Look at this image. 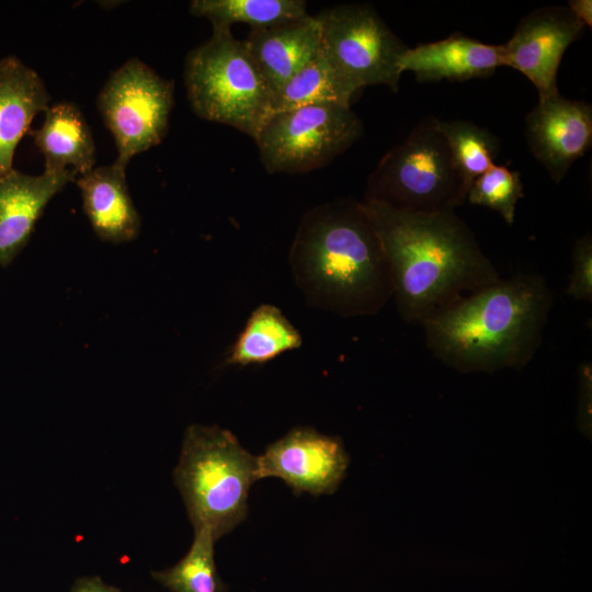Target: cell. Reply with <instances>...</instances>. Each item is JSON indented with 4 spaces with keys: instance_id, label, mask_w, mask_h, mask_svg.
<instances>
[{
    "instance_id": "1",
    "label": "cell",
    "mask_w": 592,
    "mask_h": 592,
    "mask_svg": "<svg viewBox=\"0 0 592 592\" xmlns=\"http://www.w3.org/2000/svg\"><path fill=\"white\" fill-rule=\"evenodd\" d=\"M362 203L384 249L403 321L422 325L464 295L501 278L455 210L418 213Z\"/></svg>"
},
{
    "instance_id": "2",
    "label": "cell",
    "mask_w": 592,
    "mask_h": 592,
    "mask_svg": "<svg viewBox=\"0 0 592 592\" xmlns=\"http://www.w3.org/2000/svg\"><path fill=\"white\" fill-rule=\"evenodd\" d=\"M288 262L314 308L341 317L373 316L392 298L389 265L362 202L334 200L308 209Z\"/></svg>"
},
{
    "instance_id": "3",
    "label": "cell",
    "mask_w": 592,
    "mask_h": 592,
    "mask_svg": "<svg viewBox=\"0 0 592 592\" xmlns=\"http://www.w3.org/2000/svg\"><path fill=\"white\" fill-rule=\"evenodd\" d=\"M551 307L545 278L522 273L464 295L421 326L428 349L456 371L521 369L542 343Z\"/></svg>"
},
{
    "instance_id": "4",
    "label": "cell",
    "mask_w": 592,
    "mask_h": 592,
    "mask_svg": "<svg viewBox=\"0 0 592 592\" xmlns=\"http://www.w3.org/2000/svg\"><path fill=\"white\" fill-rule=\"evenodd\" d=\"M173 478L194 527L217 540L248 513L251 486L259 480L258 456L218 425L186 428Z\"/></svg>"
},
{
    "instance_id": "5",
    "label": "cell",
    "mask_w": 592,
    "mask_h": 592,
    "mask_svg": "<svg viewBox=\"0 0 592 592\" xmlns=\"http://www.w3.org/2000/svg\"><path fill=\"white\" fill-rule=\"evenodd\" d=\"M184 81L196 115L253 139L273 113L274 93L230 27H213L212 36L189 53Z\"/></svg>"
},
{
    "instance_id": "6",
    "label": "cell",
    "mask_w": 592,
    "mask_h": 592,
    "mask_svg": "<svg viewBox=\"0 0 592 592\" xmlns=\"http://www.w3.org/2000/svg\"><path fill=\"white\" fill-rule=\"evenodd\" d=\"M363 202L418 213L455 210L466 202L462 180L436 118L421 121L401 144L382 158L368 178Z\"/></svg>"
},
{
    "instance_id": "7",
    "label": "cell",
    "mask_w": 592,
    "mask_h": 592,
    "mask_svg": "<svg viewBox=\"0 0 592 592\" xmlns=\"http://www.w3.org/2000/svg\"><path fill=\"white\" fill-rule=\"evenodd\" d=\"M362 130L351 106L312 104L272 114L254 140L269 173H305L331 162Z\"/></svg>"
},
{
    "instance_id": "8",
    "label": "cell",
    "mask_w": 592,
    "mask_h": 592,
    "mask_svg": "<svg viewBox=\"0 0 592 592\" xmlns=\"http://www.w3.org/2000/svg\"><path fill=\"white\" fill-rule=\"evenodd\" d=\"M316 16L322 52L356 91L377 84L398 90L399 60L408 46L372 5L340 4Z\"/></svg>"
},
{
    "instance_id": "9",
    "label": "cell",
    "mask_w": 592,
    "mask_h": 592,
    "mask_svg": "<svg viewBox=\"0 0 592 592\" xmlns=\"http://www.w3.org/2000/svg\"><path fill=\"white\" fill-rule=\"evenodd\" d=\"M174 103V83L134 57L116 69L98 96V107L112 133L117 158L129 160L164 137Z\"/></svg>"
},
{
    "instance_id": "10",
    "label": "cell",
    "mask_w": 592,
    "mask_h": 592,
    "mask_svg": "<svg viewBox=\"0 0 592 592\" xmlns=\"http://www.w3.org/2000/svg\"><path fill=\"white\" fill-rule=\"evenodd\" d=\"M348 465L349 456L340 437L298 426L258 456V477H277L297 494H330L341 483Z\"/></svg>"
},
{
    "instance_id": "11",
    "label": "cell",
    "mask_w": 592,
    "mask_h": 592,
    "mask_svg": "<svg viewBox=\"0 0 592 592\" xmlns=\"http://www.w3.org/2000/svg\"><path fill=\"white\" fill-rule=\"evenodd\" d=\"M584 26L568 5L536 9L502 44L504 66L523 73L536 88L538 99L559 92L557 73L562 56Z\"/></svg>"
},
{
    "instance_id": "12",
    "label": "cell",
    "mask_w": 592,
    "mask_h": 592,
    "mask_svg": "<svg viewBox=\"0 0 592 592\" xmlns=\"http://www.w3.org/2000/svg\"><path fill=\"white\" fill-rule=\"evenodd\" d=\"M525 138L533 156L559 183L592 144V107L559 92L538 99L525 117Z\"/></svg>"
},
{
    "instance_id": "13",
    "label": "cell",
    "mask_w": 592,
    "mask_h": 592,
    "mask_svg": "<svg viewBox=\"0 0 592 592\" xmlns=\"http://www.w3.org/2000/svg\"><path fill=\"white\" fill-rule=\"evenodd\" d=\"M77 177L72 170L32 175L14 169L0 177L1 266L21 252L48 202Z\"/></svg>"
},
{
    "instance_id": "14",
    "label": "cell",
    "mask_w": 592,
    "mask_h": 592,
    "mask_svg": "<svg viewBox=\"0 0 592 592\" xmlns=\"http://www.w3.org/2000/svg\"><path fill=\"white\" fill-rule=\"evenodd\" d=\"M503 66L502 45L485 44L458 33L408 47L399 60L400 72L412 71L419 82L486 78Z\"/></svg>"
},
{
    "instance_id": "15",
    "label": "cell",
    "mask_w": 592,
    "mask_h": 592,
    "mask_svg": "<svg viewBox=\"0 0 592 592\" xmlns=\"http://www.w3.org/2000/svg\"><path fill=\"white\" fill-rule=\"evenodd\" d=\"M83 210L98 237L112 243L135 239L140 217L126 182V168L113 162L77 177Z\"/></svg>"
},
{
    "instance_id": "16",
    "label": "cell",
    "mask_w": 592,
    "mask_h": 592,
    "mask_svg": "<svg viewBox=\"0 0 592 592\" xmlns=\"http://www.w3.org/2000/svg\"><path fill=\"white\" fill-rule=\"evenodd\" d=\"M49 100L34 69L13 55L0 59V177L13 169L16 146Z\"/></svg>"
},
{
    "instance_id": "17",
    "label": "cell",
    "mask_w": 592,
    "mask_h": 592,
    "mask_svg": "<svg viewBox=\"0 0 592 592\" xmlns=\"http://www.w3.org/2000/svg\"><path fill=\"white\" fill-rule=\"evenodd\" d=\"M243 41L275 94L320 53L321 27L316 15H307L285 24L251 30Z\"/></svg>"
},
{
    "instance_id": "18",
    "label": "cell",
    "mask_w": 592,
    "mask_h": 592,
    "mask_svg": "<svg viewBox=\"0 0 592 592\" xmlns=\"http://www.w3.org/2000/svg\"><path fill=\"white\" fill-rule=\"evenodd\" d=\"M44 113L42 126L31 132L44 156V171L72 170L81 175L92 170L96 161L95 145L79 107L59 102L49 105Z\"/></svg>"
},
{
    "instance_id": "19",
    "label": "cell",
    "mask_w": 592,
    "mask_h": 592,
    "mask_svg": "<svg viewBox=\"0 0 592 592\" xmlns=\"http://www.w3.org/2000/svg\"><path fill=\"white\" fill-rule=\"evenodd\" d=\"M301 344V334L282 310L272 304H262L250 314L226 363L236 366L263 364L299 349Z\"/></svg>"
},
{
    "instance_id": "20",
    "label": "cell",
    "mask_w": 592,
    "mask_h": 592,
    "mask_svg": "<svg viewBox=\"0 0 592 592\" xmlns=\"http://www.w3.org/2000/svg\"><path fill=\"white\" fill-rule=\"evenodd\" d=\"M355 93L321 48L275 92L272 114L312 104L351 106Z\"/></svg>"
},
{
    "instance_id": "21",
    "label": "cell",
    "mask_w": 592,
    "mask_h": 592,
    "mask_svg": "<svg viewBox=\"0 0 592 592\" xmlns=\"http://www.w3.org/2000/svg\"><path fill=\"white\" fill-rule=\"evenodd\" d=\"M193 15L206 18L213 27H230L243 23L252 30L267 29L308 14L304 0H193Z\"/></svg>"
},
{
    "instance_id": "22",
    "label": "cell",
    "mask_w": 592,
    "mask_h": 592,
    "mask_svg": "<svg viewBox=\"0 0 592 592\" xmlns=\"http://www.w3.org/2000/svg\"><path fill=\"white\" fill-rule=\"evenodd\" d=\"M436 126L448 146L467 197L473 182L494 164L500 141L487 128L468 121L436 118Z\"/></svg>"
},
{
    "instance_id": "23",
    "label": "cell",
    "mask_w": 592,
    "mask_h": 592,
    "mask_svg": "<svg viewBox=\"0 0 592 592\" xmlns=\"http://www.w3.org/2000/svg\"><path fill=\"white\" fill-rule=\"evenodd\" d=\"M215 542L208 530H194L186 555L168 569L152 571V578L170 592H228L216 567Z\"/></svg>"
},
{
    "instance_id": "24",
    "label": "cell",
    "mask_w": 592,
    "mask_h": 592,
    "mask_svg": "<svg viewBox=\"0 0 592 592\" xmlns=\"http://www.w3.org/2000/svg\"><path fill=\"white\" fill-rule=\"evenodd\" d=\"M524 196L519 171L493 164L470 185L466 201L492 209L512 225L519 201Z\"/></svg>"
},
{
    "instance_id": "25",
    "label": "cell",
    "mask_w": 592,
    "mask_h": 592,
    "mask_svg": "<svg viewBox=\"0 0 592 592\" xmlns=\"http://www.w3.org/2000/svg\"><path fill=\"white\" fill-rule=\"evenodd\" d=\"M576 300L592 301V238L584 235L572 249V272L566 289Z\"/></svg>"
},
{
    "instance_id": "26",
    "label": "cell",
    "mask_w": 592,
    "mask_h": 592,
    "mask_svg": "<svg viewBox=\"0 0 592 592\" xmlns=\"http://www.w3.org/2000/svg\"><path fill=\"white\" fill-rule=\"evenodd\" d=\"M70 592H121V590L104 583L99 577H82L75 581Z\"/></svg>"
},
{
    "instance_id": "27",
    "label": "cell",
    "mask_w": 592,
    "mask_h": 592,
    "mask_svg": "<svg viewBox=\"0 0 592 592\" xmlns=\"http://www.w3.org/2000/svg\"><path fill=\"white\" fill-rule=\"evenodd\" d=\"M591 3L592 2L590 0H572V1H569L568 8L584 25H588V24L591 25V21H592Z\"/></svg>"
}]
</instances>
